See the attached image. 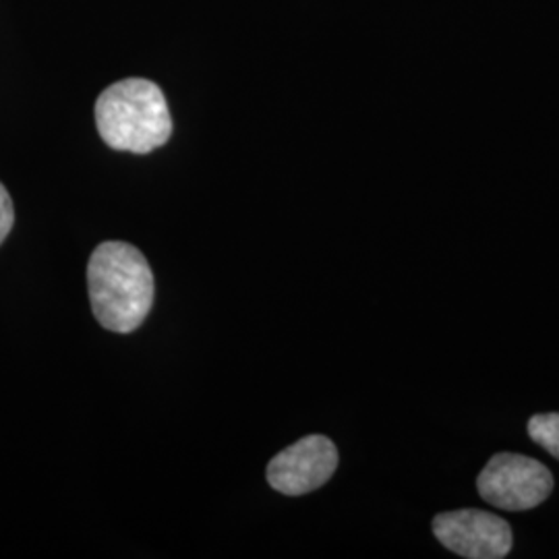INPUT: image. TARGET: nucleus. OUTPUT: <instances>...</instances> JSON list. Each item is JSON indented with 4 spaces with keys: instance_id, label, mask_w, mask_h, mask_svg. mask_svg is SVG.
<instances>
[{
    "instance_id": "nucleus-6",
    "label": "nucleus",
    "mask_w": 559,
    "mask_h": 559,
    "mask_svg": "<svg viewBox=\"0 0 559 559\" xmlns=\"http://www.w3.org/2000/svg\"><path fill=\"white\" fill-rule=\"evenodd\" d=\"M528 438L559 460V413L533 415L528 419Z\"/></svg>"
},
{
    "instance_id": "nucleus-2",
    "label": "nucleus",
    "mask_w": 559,
    "mask_h": 559,
    "mask_svg": "<svg viewBox=\"0 0 559 559\" xmlns=\"http://www.w3.org/2000/svg\"><path fill=\"white\" fill-rule=\"evenodd\" d=\"M96 124L108 147L131 154H150L173 135V117L160 87L138 78L112 83L102 92Z\"/></svg>"
},
{
    "instance_id": "nucleus-5",
    "label": "nucleus",
    "mask_w": 559,
    "mask_h": 559,
    "mask_svg": "<svg viewBox=\"0 0 559 559\" xmlns=\"http://www.w3.org/2000/svg\"><path fill=\"white\" fill-rule=\"evenodd\" d=\"M338 468V450L325 436H307L267 464V483L284 496H305L323 487Z\"/></svg>"
},
{
    "instance_id": "nucleus-7",
    "label": "nucleus",
    "mask_w": 559,
    "mask_h": 559,
    "mask_svg": "<svg viewBox=\"0 0 559 559\" xmlns=\"http://www.w3.org/2000/svg\"><path fill=\"white\" fill-rule=\"evenodd\" d=\"M15 224V210H13V201L9 191L2 187L0 182V245L9 237L11 228Z\"/></svg>"
},
{
    "instance_id": "nucleus-3",
    "label": "nucleus",
    "mask_w": 559,
    "mask_h": 559,
    "mask_svg": "<svg viewBox=\"0 0 559 559\" xmlns=\"http://www.w3.org/2000/svg\"><path fill=\"white\" fill-rule=\"evenodd\" d=\"M551 471L531 456L500 452L485 464L477 479L483 501L506 512H526L540 506L554 491Z\"/></svg>"
},
{
    "instance_id": "nucleus-1",
    "label": "nucleus",
    "mask_w": 559,
    "mask_h": 559,
    "mask_svg": "<svg viewBox=\"0 0 559 559\" xmlns=\"http://www.w3.org/2000/svg\"><path fill=\"white\" fill-rule=\"evenodd\" d=\"M87 293L102 328L115 334H131L152 311L156 282L138 247L108 240L87 263Z\"/></svg>"
},
{
    "instance_id": "nucleus-4",
    "label": "nucleus",
    "mask_w": 559,
    "mask_h": 559,
    "mask_svg": "<svg viewBox=\"0 0 559 559\" xmlns=\"http://www.w3.org/2000/svg\"><path fill=\"white\" fill-rule=\"evenodd\" d=\"M433 535L445 549L468 559L506 558L514 545L510 524L477 508L441 512L433 519Z\"/></svg>"
}]
</instances>
